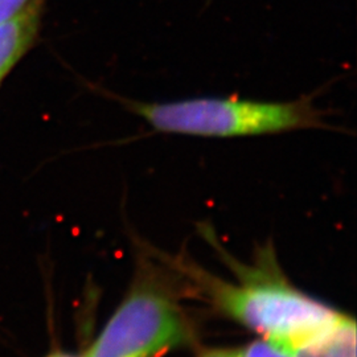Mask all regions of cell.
<instances>
[{"instance_id": "52a82bcc", "label": "cell", "mask_w": 357, "mask_h": 357, "mask_svg": "<svg viewBox=\"0 0 357 357\" xmlns=\"http://www.w3.org/2000/svg\"><path fill=\"white\" fill-rule=\"evenodd\" d=\"M31 0H0V24L15 17L24 10Z\"/></svg>"}, {"instance_id": "8992f818", "label": "cell", "mask_w": 357, "mask_h": 357, "mask_svg": "<svg viewBox=\"0 0 357 357\" xmlns=\"http://www.w3.org/2000/svg\"><path fill=\"white\" fill-rule=\"evenodd\" d=\"M240 357H294L280 345L274 344L266 339H259L238 349Z\"/></svg>"}, {"instance_id": "7a4b0ae2", "label": "cell", "mask_w": 357, "mask_h": 357, "mask_svg": "<svg viewBox=\"0 0 357 357\" xmlns=\"http://www.w3.org/2000/svg\"><path fill=\"white\" fill-rule=\"evenodd\" d=\"M213 303L230 319L289 351L331 321L337 311L274 277L215 282Z\"/></svg>"}, {"instance_id": "ba28073f", "label": "cell", "mask_w": 357, "mask_h": 357, "mask_svg": "<svg viewBox=\"0 0 357 357\" xmlns=\"http://www.w3.org/2000/svg\"><path fill=\"white\" fill-rule=\"evenodd\" d=\"M197 357H240L238 349L230 348H206L202 351Z\"/></svg>"}, {"instance_id": "3957f363", "label": "cell", "mask_w": 357, "mask_h": 357, "mask_svg": "<svg viewBox=\"0 0 357 357\" xmlns=\"http://www.w3.org/2000/svg\"><path fill=\"white\" fill-rule=\"evenodd\" d=\"M192 324L183 307L156 282L128 291L84 357H158L191 343Z\"/></svg>"}, {"instance_id": "6da1fadb", "label": "cell", "mask_w": 357, "mask_h": 357, "mask_svg": "<svg viewBox=\"0 0 357 357\" xmlns=\"http://www.w3.org/2000/svg\"><path fill=\"white\" fill-rule=\"evenodd\" d=\"M123 103L155 131L166 134L243 138L328 128L323 110L307 98L265 102L237 97H197L174 102L126 100Z\"/></svg>"}, {"instance_id": "5b68a950", "label": "cell", "mask_w": 357, "mask_h": 357, "mask_svg": "<svg viewBox=\"0 0 357 357\" xmlns=\"http://www.w3.org/2000/svg\"><path fill=\"white\" fill-rule=\"evenodd\" d=\"M287 352L294 357H356L355 319L337 312L331 321Z\"/></svg>"}, {"instance_id": "9c48e42d", "label": "cell", "mask_w": 357, "mask_h": 357, "mask_svg": "<svg viewBox=\"0 0 357 357\" xmlns=\"http://www.w3.org/2000/svg\"><path fill=\"white\" fill-rule=\"evenodd\" d=\"M44 357H84V355H77V354H72V352L63 351V349H53Z\"/></svg>"}, {"instance_id": "277c9868", "label": "cell", "mask_w": 357, "mask_h": 357, "mask_svg": "<svg viewBox=\"0 0 357 357\" xmlns=\"http://www.w3.org/2000/svg\"><path fill=\"white\" fill-rule=\"evenodd\" d=\"M45 0H31L24 10L0 24V85L36 43Z\"/></svg>"}]
</instances>
